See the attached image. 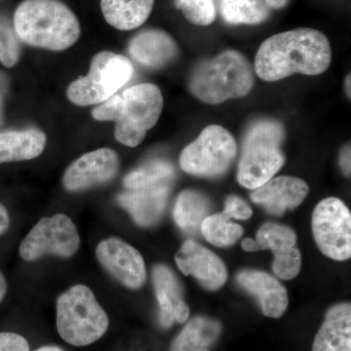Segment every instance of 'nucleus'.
I'll return each mask as SVG.
<instances>
[{
  "mask_svg": "<svg viewBox=\"0 0 351 351\" xmlns=\"http://www.w3.org/2000/svg\"><path fill=\"white\" fill-rule=\"evenodd\" d=\"M313 351H351V306L348 302L329 309L314 339Z\"/></svg>",
  "mask_w": 351,
  "mask_h": 351,
  "instance_id": "obj_20",
  "label": "nucleus"
},
{
  "mask_svg": "<svg viewBox=\"0 0 351 351\" xmlns=\"http://www.w3.org/2000/svg\"><path fill=\"white\" fill-rule=\"evenodd\" d=\"M178 8L189 23L201 27L211 25L216 19L213 0H175Z\"/></svg>",
  "mask_w": 351,
  "mask_h": 351,
  "instance_id": "obj_28",
  "label": "nucleus"
},
{
  "mask_svg": "<svg viewBox=\"0 0 351 351\" xmlns=\"http://www.w3.org/2000/svg\"><path fill=\"white\" fill-rule=\"evenodd\" d=\"M284 135L282 125L271 120L251 127L245 137L237 173L241 186L249 189L260 188L282 168L285 157L280 145Z\"/></svg>",
  "mask_w": 351,
  "mask_h": 351,
  "instance_id": "obj_5",
  "label": "nucleus"
},
{
  "mask_svg": "<svg viewBox=\"0 0 351 351\" xmlns=\"http://www.w3.org/2000/svg\"><path fill=\"white\" fill-rule=\"evenodd\" d=\"M221 13L232 25H258L269 17L265 0H221Z\"/></svg>",
  "mask_w": 351,
  "mask_h": 351,
  "instance_id": "obj_25",
  "label": "nucleus"
},
{
  "mask_svg": "<svg viewBox=\"0 0 351 351\" xmlns=\"http://www.w3.org/2000/svg\"><path fill=\"white\" fill-rule=\"evenodd\" d=\"M237 152V142L230 132L221 126L209 125L184 147L180 165L189 174L216 177L228 169Z\"/></svg>",
  "mask_w": 351,
  "mask_h": 351,
  "instance_id": "obj_8",
  "label": "nucleus"
},
{
  "mask_svg": "<svg viewBox=\"0 0 351 351\" xmlns=\"http://www.w3.org/2000/svg\"><path fill=\"white\" fill-rule=\"evenodd\" d=\"M210 204L206 196L191 189L182 191L176 201L174 219L181 230L196 234L209 213Z\"/></svg>",
  "mask_w": 351,
  "mask_h": 351,
  "instance_id": "obj_24",
  "label": "nucleus"
},
{
  "mask_svg": "<svg viewBox=\"0 0 351 351\" xmlns=\"http://www.w3.org/2000/svg\"><path fill=\"white\" fill-rule=\"evenodd\" d=\"M162 108L160 89L151 83H142L113 95L92 110V117L98 121H114L117 142L135 147L156 125Z\"/></svg>",
  "mask_w": 351,
  "mask_h": 351,
  "instance_id": "obj_2",
  "label": "nucleus"
},
{
  "mask_svg": "<svg viewBox=\"0 0 351 351\" xmlns=\"http://www.w3.org/2000/svg\"><path fill=\"white\" fill-rule=\"evenodd\" d=\"M9 225H10V219H9L8 212L0 203V235L3 234L8 230Z\"/></svg>",
  "mask_w": 351,
  "mask_h": 351,
  "instance_id": "obj_34",
  "label": "nucleus"
},
{
  "mask_svg": "<svg viewBox=\"0 0 351 351\" xmlns=\"http://www.w3.org/2000/svg\"><path fill=\"white\" fill-rule=\"evenodd\" d=\"M289 0H265L270 9H282L287 5Z\"/></svg>",
  "mask_w": 351,
  "mask_h": 351,
  "instance_id": "obj_35",
  "label": "nucleus"
},
{
  "mask_svg": "<svg viewBox=\"0 0 351 351\" xmlns=\"http://www.w3.org/2000/svg\"><path fill=\"white\" fill-rule=\"evenodd\" d=\"M9 91V80L3 71H0V127L4 122V101Z\"/></svg>",
  "mask_w": 351,
  "mask_h": 351,
  "instance_id": "obj_32",
  "label": "nucleus"
},
{
  "mask_svg": "<svg viewBox=\"0 0 351 351\" xmlns=\"http://www.w3.org/2000/svg\"><path fill=\"white\" fill-rule=\"evenodd\" d=\"M175 169L167 161L154 160L141 166L124 178L123 184L128 189L149 188L156 184H165L172 179Z\"/></svg>",
  "mask_w": 351,
  "mask_h": 351,
  "instance_id": "obj_27",
  "label": "nucleus"
},
{
  "mask_svg": "<svg viewBox=\"0 0 351 351\" xmlns=\"http://www.w3.org/2000/svg\"><path fill=\"white\" fill-rule=\"evenodd\" d=\"M237 283L255 295L265 316L279 318L288 307L286 289L274 277L260 270L244 269L237 276Z\"/></svg>",
  "mask_w": 351,
  "mask_h": 351,
  "instance_id": "obj_16",
  "label": "nucleus"
},
{
  "mask_svg": "<svg viewBox=\"0 0 351 351\" xmlns=\"http://www.w3.org/2000/svg\"><path fill=\"white\" fill-rule=\"evenodd\" d=\"M14 29L25 43L51 51L68 49L82 32L75 13L60 0H25L14 14Z\"/></svg>",
  "mask_w": 351,
  "mask_h": 351,
  "instance_id": "obj_3",
  "label": "nucleus"
},
{
  "mask_svg": "<svg viewBox=\"0 0 351 351\" xmlns=\"http://www.w3.org/2000/svg\"><path fill=\"white\" fill-rule=\"evenodd\" d=\"M154 290L159 304V321L163 327L188 319L189 308L182 300L181 286L168 267L157 265L152 274Z\"/></svg>",
  "mask_w": 351,
  "mask_h": 351,
  "instance_id": "obj_18",
  "label": "nucleus"
},
{
  "mask_svg": "<svg viewBox=\"0 0 351 351\" xmlns=\"http://www.w3.org/2000/svg\"><path fill=\"white\" fill-rule=\"evenodd\" d=\"M129 53L138 63L147 68H161L175 59L178 46L167 32L147 29L129 43Z\"/></svg>",
  "mask_w": 351,
  "mask_h": 351,
  "instance_id": "obj_19",
  "label": "nucleus"
},
{
  "mask_svg": "<svg viewBox=\"0 0 351 351\" xmlns=\"http://www.w3.org/2000/svg\"><path fill=\"white\" fill-rule=\"evenodd\" d=\"M252 209L241 198L235 195H230L226 200L225 211L230 219H248L252 216Z\"/></svg>",
  "mask_w": 351,
  "mask_h": 351,
  "instance_id": "obj_30",
  "label": "nucleus"
},
{
  "mask_svg": "<svg viewBox=\"0 0 351 351\" xmlns=\"http://www.w3.org/2000/svg\"><path fill=\"white\" fill-rule=\"evenodd\" d=\"M169 188L165 184L149 188L129 189L117 197L119 204L129 212L140 226L156 225L167 204Z\"/></svg>",
  "mask_w": 351,
  "mask_h": 351,
  "instance_id": "obj_17",
  "label": "nucleus"
},
{
  "mask_svg": "<svg viewBox=\"0 0 351 351\" xmlns=\"http://www.w3.org/2000/svg\"><path fill=\"white\" fill-rule=\"evenodd\" d=\"M309 189L306 182L294 177L274 178L252 193L251 199L269 213L281 216L287 209L301 205Z\"/></svg>",
  "mask_w": 351,
  "mask_h": 351,
  "instance_id": "obj_15",
  "label": "nucleus"
},
{
  "mask_svg": "<svg viewBox=\"0 0 351 351\" xmlns=\"http://www.w3.org/2000/svg\"><path fill=\"white\" fill-rule=\"evenodd\" d=\"M313 230L316 244L328 258H350L351 215L343 201L336 197L321 201L314 209Z\"/></svg>",
  "mask_w": 351,
  "mask_h": 351,
  "instance_id": "obj_10",
  "label": "nucleus"
},
{
  "mask_svg": "<svg viewBox=\"0 0 351 351\" xmlns=\"http://www.w3.org/2000/svg\"><path fill=\"white\" fill-rule=\"evenodd\" d=\"M253 85L248 60L237 51L228 50L201 63L191 75L189 89L203 103L218 105L246 96Z\"/></svg>",
  "mask_w": 351,
  "mask_h": 351,
  "instance_id": "obj_4",
  "label": "nucleus"
},
{
  "mask_svg": "<svg viewBox=\"0 0 351 351\" xmlns=\"http://www.w3.org/2000/svg\"><path fill=\"white\" fill-rule=\"evenodd\" d=\"M119 169V159L112 149L88 152L69 166L63 184L69 191H83L112 181Z\"/></svg>",
  "mask_w": 351,
  "mask_h": 351,
  "instance_id": "obj_13",
  "label": "nucleus"
},
{
  "mask_svg": "<svg viewBox=\"0 0 351 351\" xmlns=\"http://www.w3.org/2000/svg\"><path fill=\"white\" fill-rule=\"evenodd\" d=\"M346 94H348V97L350 98V75H348L346 78Z\"/></svg>",
  "mask_w": 351,
  "mask_h": 351,
  "instance_id": "obj_38",
  "label": "nucleus"
},
{
  "mask_svg": "<svg viewBox=\"0 0 351 351\" xmlns=\"http://www.w3.org/2000/svg\"><path fill=\"white\" fill-rule=\"evenodd\" d=\"M133 75V64L125 56L101 51L92 59L88 75L69 85L66 96L80 107L100 105L130 82Z\"/></svg>",
  "mask_w": 351,
  "mask_h": 351,
  "instance_id": "obj_7",
  "label": "nucleus"
},
{
  "mask_svg": "<svg viewBox=\"0 0 351 351\" xmlns=\"http://www.w3.org/2000/svg\"><path fill=\"white\" fill-rule=\"evenodd\" d=\"M221 332L219 321L197 316L188 323L173 341L170 351H210Z\"/></svg>",
  "mask_w": 351,
  "mask_h": 351,
  "instance_id": "obj_23",
  "label": "nucleus"
},
{
  "mask_svg": "<svg viewBox=\"0 0 351 351\" xmlns=\"http://www.w3.org/2000/svg\"><path fill=\"white\" fill-rule=\"evenodd\" d=\"M7 291V284L5 278H4V276H2L1 272H0V302L2 301V300L4 299V297H5Z\"/></svg>",
  "mask_w": 351,
  "mask_h": 351,
  "instance_id": "obj_36",
  "label": "nucleus"
},
{
  "mask_svg": "<svg viewBox=\"0 0 351 351\" xmlns=\"http://www.w3.org/2000/svg\"><path fill=\"white\" fill-rule=\"evenodd\" d=\"M57 330L69 345H91L105 335L108 317L91 289L76 285L57 301Z\"/></svg>",
  "mask_w": 351,
  "mask_h": 351,
  "instance_id": "obj_6",
  "label": "nucleus"
},
{
  "mask_svg": "<svg viewBox=\"0 0 351 351\" xmlns=\"http://www.w3.org/2000/svg\"><path fill=\"white\" fill-rule=\"evenodd\" d=\"M80 246V237L73 221L64 214L43 218L27 233L20 245V255L34 262L47 254L62 258L75 256Z\"/></svg>",
  "mask_w": 351,
  "mask_h": 351,
  "instance_id": "obj_9",
  "label": "nucleus"
},
{
  "mask_svg": "<svg viewBox=\"0 0 351 351\" xmlns=\"http://www.w3.org/2000/svg\"><path fill=\"white\" fill-rule=\"evenodd\" d=\"M21 48L18 36L8 21L0 17V63L13 68L20 59Z\"/></svg>",
  "mask_w": 351,
  "mask_h": 351,
  "instance_id": "obj_29",
  "label": "nucleus"
},
{
  "mask_svg": "<svg viewBox=\"0 0 351 351\" xmlns=\"http://www.w3.org/2000/svg\"><path fill=\"white\" fill-rule=\"evenodd\" d=\"M339 163H341V169L343 170L346 176L350 175V147H348L343 149V152H341V160H339Z\"/></svg>",
  "mask_w": 351,
  "mask_h": 351,
  "instance_id": "obj_33",
  "label": "nucleus"
},
{
  "mask_svg": "<svg viewBox=\"0 0 351 351\" xmlns=\"http://www.w3.org/2000/svg\"><path fill=\"white\" fill-rule=\"evenodd\" d=\"M0 351H29V346L20 335L0 332Z\"/></svg>",
  "mask_w": 351,
  "mask_h": 351,
  "instance_id": "obj_31",
  "label": "nucleus"
},
{
  "mask_svg": "<svg viewBox=\"0 0 351 351\" xmlns=\"http://www.w3.org/2000/svg\"><path fill=\"white\" fill-rule=\"evenodd\" d=\"M99 263L119 283L130 289H140L147 280L144 258L123 240L110 237L96 249Z\"/></svg>",
  "mask_w": 351,
  "mask_h": 351,
  "instance_id": "obj_12",
  "label": "nucleus"
},
{
  "mask_svg": "<svg viewBox=\"0 0 351 351\" xmlns=\"http://www.w3.org/2000/svg\"><path fill=\"white\" fill-rule=\"evenodd\" d=\"M38 351H63L61 348H56V346H45V348H40Z\"/></svg>",
  "mask_w": 351,
  "mask_h": 351,
  "instance_id": "obj_37",
  "label": "nucleus"
},
{
  "mask_svg": "<svg viewBox=\"0 0 351 351\" xmlns=\"http://www.w3.org/2000/svg\"><path fill=\"white\" fill-rule=\"evenodd\" d=\"M46 141L45 133L36 128L0 132V164L36 158Z\"/></svg>",
  "mask_w": 351,
  "mask_h": 351,
  "instance_id": "obj_21",
  "label": "nucleus"
},
{
  "mask_svg": "<svg viewBox=\"0 0 351 351\" xmlns=\"http://www.w3.org/2000/svg\"><path fill=\"white\" fill-rule=\"evenodd\" d=\"M154 4V0H101V9L108 24L131 31L149 19Z\"/></svg>",
  "mask_w": 351,
  "mask_h": 351,
  "instance_id": "obj_22",
  "label": "nucleus"
},
{
  "mask_svg": "<svg viewBox=\"0 0 351 351\" xmlns=\"http://www.w3.org/2000/svg\"><path fill=\"white\" fill-rule=\"evenodd\" d=\"M200 230L208 242L218 247L234 244L244 233L242 226L230 221L223 212L206 217L202 221Z\"/></svg>",
  "mask_w": 351,
  "mask_h": 351,
  "instance_id": "obj_26",
  "label": "nucleus"
},
{
  "mask_svg": "<svg viewBox=\"0 0 351 351\" xmlns=\"http://www.w3.org/2000/svg\"><path fill=\"white\" fill-rule=\"evenodd\" d=\"M175 260L184 276L195 277L203 287L209 290H218L226 282L228 270L225 263L213 252L193 240H186L182 244Z\"/></svg>",
  "mask_w": 351,
  "mask_h": 351,
  "instance_id": "obj_14",
  "label": "nucleus"
},
{
  "mask_svg": "<svg viewBox=\"0 0 351 351\" xmlns=\"http://www.w3.org/2000/svg\"><path fill=\"white\" fill-rule=\"evenodd\" d=\"M295 232L288 226L267 223L258 230L256 240L244 239L242 248L247 252L269 250L274 255V274L283 280H291L300 274L302 256L295 248Z\"/></svg>",
  "mask_w": 351,
  "mask_h": 351,
  "instance_id": "obj_11",
  "label": "nucleus"
},
{
  "mask_svg": "<svg viewBox=\"0 0 351 351\" xmlns=\"http://www.w3.org/2000/svg\"><path fill=\"white\" fill-rule=\"evenodd\" d=\"M329 39L317 29L302 27L270 36L258 48L255 71L265 82H274L294 73L318 75L331 64Z\"/></svg>",
  "mask_w": 351,
  "mask_h": 351,
  "instance_id": "obj_1",
  "label": "nucleus"
}]
</instances>
